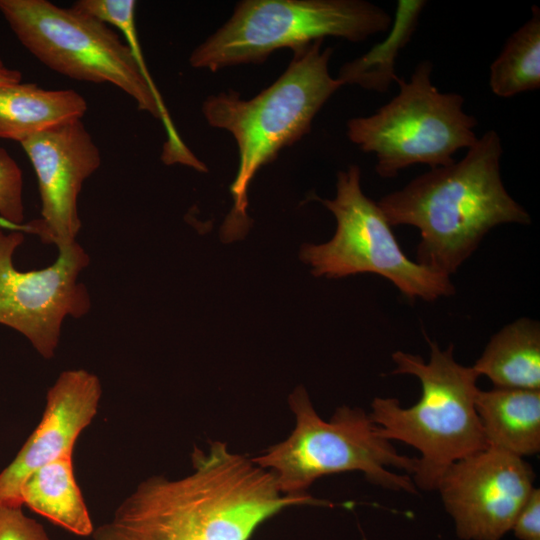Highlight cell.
I'll return each mask as SVG.
<instances>
[{
    "mask_svg": "<svg viewBox=\"0 0 540 540\" xmlns=\"http://www.w3.org/2000/svg\"><path fill=\"white\" fill-rule=\"evenodd\" d=\"M497 388L540 390V325L522 317L495 333L472 366Z\"/></svg>",
    "mask_w": 540,
    "mask_h": 540,
    "instance_id": "obj_16",
    "label": "cell"
},
{
    "mask_svg": "<svg viewBox=\"0 0 540 540\" xmlns=\"http://www.w3.org/2000/svg\"><path fill=\"white\" fill-rule=\"evenodd\" d=\"M20 144L37 177L41 218L22 224L0 219V227L34 234L61 250L76 242L81 229L79 193L100 167V150L82 120L56 126Z\"/></svg>",
    "mask_w": 540,
    "mask_h": 540,
    "instance_id": "obj_12",
    "label": "cell"
},
{
    "mask_svg": "<svg viewBox=\"0 0 540 540\" xmlns=\"http://www.w3.org/2000/svg\"><path fill=\"white\" fill-rule=\"evenodd\" d=\"M0 12L22 45L44 65L75 80L117 86L140 110L162 120L166 160L182 161L189 156L156 85L143 73L127 43L106 23L47 0H0Z\"/></svg>",
    "mask_w": 540,
    "mask_h": 540,
    "instance_id": "obj_5",
    "label": "cell"
},
{
    "mask_svg": "<svg viewBox=\"0 0 540 540\" xmlns=\"http://www.w3.org/2000/svg\"><path fill=\"white\" fill-rule=\"evenodd\" d=\"M24 233L0 227V324L24 335L45 359L54 357L67 316L88 313L91 299L78 282L90 258L76 241L58 250L56 261L43 269L19 271L13 255Z\"/></svg>",
    "mask_w": 540,
    "mask_h": 540,
    "instance_id": "obj_10",
    "label": "cell"
},
{
    "mask_svg": "<svg viewBox=\"0 0 540 540\" xmlns=\"http://www.w3.org/2000/svg\"><path fill=\"white\" fill-rule=\"evenodd\" d=\"M433 64H417L408 81L399 78V91L369 116L347 122L349 140L376 157L375 170L385 179L414 165L441 167L454 154L477 141V120L463 109L464 98L441 92L433 84Z\"/></svg>",
    "mask_w": 540,
    "mask_h": 540,
    "instance_id": "obj_8",
    "label": "cell"
},
{
    "mask_svg": "<svg viewBox=\"0 0 540 540\" xmlns=\"http://www.w3.org/2000/svg\"><path fill=\"white\" fill-rule=\"evenodd\" d=\"M502 154L498 133L486 131L461 160L431 168L377 202L392 227L419 230L417 263L450 277L492 228L531 222L502 182Z\"/></svg>",
    "mask_w": 540,
    "mask_h": 540,
    "instance_id": "obj_2",
    "label": "cell"
},
{
    "mask_svg": "<svg viewBox=\"0 0 540 540\" xmlns=\"http://www.w3.org/2000/svg\"><path fill=\"white\" fill-rule=\"evenodd\" d=\"M316 199L334 215L336 230L326 243L301 246L300 259L315 277L374 273L410 300L432 302L455 293L449 276L406 256L378 203L364 194L358 165L337 173L334 199Z\"/></svg>",
    "mask_w": 540,
    "mask_h": 540,
    "instance_id": "obj_9",
    "label": "cell"
},
{
    "mask_svg": "<svg viewBox=\"0 0 540 540\" xmlns=\"http://www.w3.org/2000/svg\"><path fill=\"white\" fill-rule=\"evenodd\" d=\"M425 337L430 347L427 362L403 351L392 354L396 365L392 374L419 379V401L404 408L397 398L375 397L368 415L383 438L419 451L412 481L416 488L436 490L451 464L488 445L475 408L478 374L454 359L452 344L441 349Z\"/></svg>",
    "mask_w": 540,
    "mask_h": 540,
    "instance_id": "obj_4",
    "label": "cell"
},
{
    "mask_svg": "<svg viewBox=\"0 0 540 540\" xmlns=\"http://www.w3.org/2000/svg\"><path fill=\"white\" fill-rule=\"evenodd\" d=\"M322 43L294 51L287 69L254 98L244 100L229 90L203 102L208 124L231 133L238 148V170L230 186L234 204L220 230L226 243L244 238L251 227L248 188L257 171L308 134L316 114L343 86L329 72L332 49H322Z\"/></svg>",
    "mask_w": 540,
    "mask_h": 540,
    "instance_id": "obj_3",
    "label": "cell"
},
{
    "mask_svg": "<svg viewBox=\"0 0 540 540\" xmlns=\"http://www.w3.org/2000/svg\"><path fill=\"white\" fill-rule=\"evenodd\" d=\"M520 540H540V489L535 488L523 504L512 525Z\"/></svg>",
    "mask_w": 540,
    "mask_h": 540,
    "instance_id": "obj_22",
    "label": "cell"
},
{
    "mask_svg": "<svg viewBox=\"0 0 540 540\" xmlns=\"http://www.w3.org/2000/svg\"><path fill=\"white\" fill-rule=\"evenodd\" d=\"M0 219L12 224H22L24 221L22 171L2 147H0Z\"/></svg>",
    "mask_w": 540,
    "mask_h": 540,
    "instance_id": "obj_20",
    "label": "cell"
},
{
    "mask_svg": "<svg viewBox=\"0 0 540 540\" xmlns=\"http://www.w3.org/2000/svg\"><path fill=\"white\" fill-rule=\"evenodd\" d=\"M392 17L363 0H245L189 57L192 67L216 72L264 62L282 48L293 52L325 37L351 42L389 30Z\"/></svg>",
    "mask_w": 540,
    "mask_h": 540,
    "instance_id": "obj_7",
    "label": "cell"
},
{
    "mask_svg": "<svg viewBox=\"0 0 540 540\" xmlns=\"http://www.w3.org/2000/svg\"><path fill=\"white\" fill-rule=\"evenodd\" d=\"M86 100L75 90H46L34 83L0 87V138L23 142L56 126L81 120Z\"/></svg>",
    "mask_w": 540,
    "mask_h": 540,
    "instance_id": "obj_15",
    "label": "cell"
},
{
    "mask_svg": "<svg viewBox=\"0 0 540 540\" xmlns=\"http://www.w3.org/2000/svg\"><path fill=\"white\" fill-rule=\"evenodd\" d=\"M22 74L16 69L7 67L0 58V87L21 82Z\"/></svg>",
    "mask_w": 540,
    "mask_h": 540,
    "instance_id": "obj_23",
    "label": "cell"
},
{
    "mask_svg": "<svg viewBox=\"0 0 540 540\" xmlns=\"http://www.w3.org/2000/svg\"><path fill=\"white\" fill-rule=\"evenodd\" d=\"M193 471L179 479L153 476L142 481L94 540H249L283 509L326 504L308 494L287 495L274 475L252 458L211 442L195 448Z\"/></svg>",
    "mask_w": 540,
    "mask_h": 540,
    "instance_id": "obj_1",
    "label": "cell"
},
{
    "mask_svg": "<svg viewBox=\"0 0 540 540\" xmlns=\"http://www.w3.org/2000/svg\"><path fill=\"white\" fill-rule=\"evenodd\" d=\"M475 408L488 447L518 457L540 450V390H478Z\"/></svg>",
    "mask_w": 540,
    "mask_h": 540,
    "instance_id": "obj_14",
    "label": "cell"
},
{
    "mask_svg": "<svg viewBox=\"0 0 540 540\" xmlns=\"http://www.w3.org/2000/svg\"><path fill=\"white\" fill-rule=\"evenodd\" d=\"M489 86L501 98L540 87V10L536 5L530 19L506 40L490 65Z\"/></svg>",
    "mask_w": 540,
    "mask_h": 540,
    "instance_id": "obj_19",
    "label": "cell"
},
{
    "mask_svg": "<svg viewBox=\"0 0 540 540\" xmlns=\"http://www.w3.org/2000/svg\"><path fill=\"white\" fill-rule=\"evenodd\" d=\"M102 394L99 378L84 369L62 372L48 390L38 426L12 462L0 472V502L23 506L20 491L39 467L72 453L80 433L95 417Z\"/></svg>",
    "mask_w": 540,
    "mask_h": 540,
    "instance_id": "obj_13",
    "label": "cell"
},
{
    "mask_svg": "<svg viewBox=\"0 0 540 540\" xmlns=\"http://www.w3.org/2000/svg\"><path fill=\"white\" fill-rule=\"evenodd\" d=\"M22 504L78 536H89L94 527L76 482L72 453L39 467L21 487Z\"/></svg>",
    "mask_w": 540,
    "mask_h": 540,
    "instance_id": "obj_17",
    "label": "cell"
},
{
    "mask_svg": "<svg viewBox=\"0 0 540 540\" xmlns=\"http://www.w3.org/2000/svg\"><path fill=\"white\" fill-rule=\"evenodd\" d=\"M0 540H49L42 525L27 517L22 506L0 502Z\"/></svg>",
    "mask_w": 540,
    "mask_h": 540,
    "instance_id": "obj_21",
    "label": "cell"
},
{
    "mask_svg": "<svg viewBox=\"0 0 540 540\" xmlns=\"http://www.w3.org/2000/svg\"><path fill=\"white\" fill-rule=\"evenodd\" d=\"M535 473L521 457L487 447L451 464L437 489L465 540H500L534 489Z\"/></svg>",
    "mask_w": 540,
    "mask_h": 540,
    "instance_id": "obj_11",
    "label": "cell"
},
{
    "mask_svg": "<svg viewBox=\"0 0 540 540\" xmlns=\"http://www.w3.org/2000/svg\"><path fill=\"white\" fill-rule=\"evenodd\" d=\"M288 402L295 428L287 439L252 458L274 475L282 493L306 494L324 475L353 471L362 472L369 482L382 488L417 493L409 475L390 469L413 474L418 459L399 454L364 410L341 406L324 421L302 386L291 393Z\"/></svg>",
    "mask_w": 540,
    "mask_h": 540,
    "instance_id": "obj_6",
    "label": "cell"
},
{
    "mask_svg": "<svg viewBox=\"0 0 540 540\" xmlns=\"http://www.w3.org/2000/svg\"><path fill=\"white\" fill-rule=\"evenodd\" d=\"M426 3L423 0H398L389 34L382 42L340 68L337 79L342 85L387 92L390 85L399 79L395 72L397 57L415 32Z\"/></svg>",
    "mask_w": 540,
    "mask_h": 540,
    "instance_id": "obj_18",
    "label": "cell"
}]
</instances>
